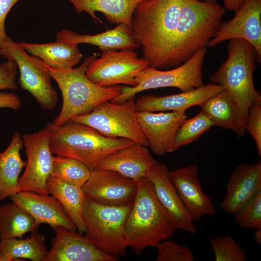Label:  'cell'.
I'll return each instance as SVG.
<instances>
[{
  "mask_svg": "<svg viewBox=\"0 0 261 261\" xmlns=\"http://www.w3.org/2000/svg\"><path fill=\"white\" fill-rule=\"evenodd\" d=\"M182 0H146L136 7L131 19L134 38L150 67L169 68Z\"/></svg>",
  "mask_w": 261,
  "mask_h": 261,
  "instance_id": "cell-1",
  "label": "cell"
},
{
  "mask_svg": "<svg viewBox=\"0 0 261 261\" xmlns=\"http://www.w3.org/2000/svg\"><path fill=\"white\" fill-rule=\"evenodd\" d=\"M227 58L210 76L212 83L220 85L232 99L237 114L235 133L240 137L246 132L245 120L249 107L261 104V95L256 90L253 74L259 60L254 46L242 39L229 40Z\"/></svg>",
  "mask_w": 261,
  "mask_h": 261,
  "instance_id": "cell-2",
  "label": "cell"
},
{
  "mask_svg": "<svg viewBox=\"0 0 261 261\" xmlns=\"http://www.w3.org/2000/svg\"><path fill=\"white\" fill-rule=\"evenodd\" d=\"M176 229L157 199L150 181L147 177L141 179L124 223L127 246L139 255L146 247H156L162 240L172 237Z\"/></svg>",
  "mask_w": 261,
  "mask_h": 261,
  "instance_id": "cell-3",
  "label": "cell"
},
{
  "mask_svg": "<svg viewBox=\"0 0 261 261\" xmlns=\"http://www.w3.org/2000/svg\"><path fill=\"white\" fill-rule=\"evenodd\" d=\"M225 12L216 0H182L169 68L184 63L198 50L207 46L217 31Z\"/></svg>",
  "mask_w": 261,
  "mask_h": 261,
  "instance_id": "cell-4",
  "label": "cell"
},
{
  "mask_svg": "<svg viewBox=\"0 0 261 261\" xmlns=\"http://www.w3.org/2000/svg\"><path fill=\"white\" fill-rule=\"evenodd\" d=\"M98 56L94 53L87 57L78 68L70 69H58L44 63L51 78L58 84L62 97L61 110L52 122L54 125L60 126L75 116L88 113L121 93L123 86L102 87L87 77V67Z\"/></svg>",
  "mask_w": 261,
  "mask_h": 261,
  "instance_id": "cell-5",
  "label": "cell"
},
{
  "mask_svg": "<svg viewBox=\"0 0 261 261\" xmlns=\"http://www.w3.org/2000/svg\"><path fill=\"white\" fill-rule=\"evenodd\" d=\"M47 123L50 129L52 154L77 160L90 171L108 155L135 143L128 139L105 136L87 125L70 120L60 126Z\"/></svg>",
  "mask_w": 261,
  "mask_h": 261,
  "instance_id": "cell-6",
  "label": "cell"
},
{
  "mask_svg": "<svg viewBox=\"0 0 261 261\" xmlns=\"http://www.w3.org/2000/svg\"><path fill=\"white\" fill-rule=\"evenodd\" d=\"M132 203L133 201L123 205H107L85 197L82 207L84 236L102 252L124 256L127 247L124 223Z\"/></svg>",
  "mask_w": 261,
  "mask_h": 261,
  "instance_id": "cell-7",
  "label": "cell"
},
{
  "mask_svg": "<svg viewBox=\"0 0 261 261\" xmlns=\"http://www.w3.org/2000/svg\"><path fill=\"white\" fill-rule=\"evenodd\" d=\"M207 50L206 47L200 49L187 61L170 70L150 66L143 69L135 77L137 85L123 87L121 93L111 102L121 103L150 89L172 87L185 92L200 87L203 85V66Z\"/></svg>",
  "mask_w": 261,
  "mask_h": 261,
  "instance_id": "cell-8",
  "label": "cell"
},
{
  "mask_svg": "<svg viewBox=\"0 0 261 261\" xmlns=\"http://www.w3.org/2000/svg\"><path fill=\"white\" fill-rule=\"evenodd\" d=\"M135 98L132 96L121 103L103 102L91 112L70 121L87 125L105 136L128 139L147 147V140L137 122Z\"/></svg>",
  "mask_w": 261,
  "mask_h": 261,
  "instance_id": "cell-9",
  "label": "cell"
},
{
  "mask_svg": "<svg viewBox=\"0 0 261 261\" xmlns=\"http://www.w3.org/2000/svg\"><path fill=\"white\" fill-rule=\"evenodd\" d=\"M0 55L16 63L20 88L30 93L43 109L52 110L56 107L58 94L44 62L28 55L9 36L0 46Z\"/></svg>",
  "mask_w": 261,
  "mask_h": 261,
  "instance_id": "cell-10",
  "label": "cell"
},
{
  "mask_svg": "<svg viewBox=\"0 0 261 261\" xmlns=\"http://www.w3.org/2000/svg\"><path fill=\"white\" fill-rule=\"evenodd\" d=\"M92 59L86 70L87 77L94 83L104 87L123 84L137 85L135 77L149 66L143 57L139 58L134 50H109L102 52L99 58Z\"/></svg>",
  "mask_w": 261,
  "mask_h": 261,
  "instance_id": "cell-11",
  "label": "cell"
},
{
  "mask_svg": "<svg viewBox=\"0 0 261 261\" xmlns=\"http://www.w3.org/2000/svg\"><path fill=\"white\" fill-rule=\"evenodd\" d=\"M50 133L46 123L39 131L22 136L27 160L25 171L19 179L18 192L49 194L46 182L52 172L53 157L49 145Z\"/></svg>",
  "mask_w": 261,
  "mask_h": 261,
  "instance_id": "cell-12",
  "label": "cell"
},
{
  "mask_svg": "<svg viewBox=\"0 0 261 261\" xmlns=\"http://www.w3.org/2000/svg\"><path fill=\"white\" fill-rule=\"evenodd\" d=\"M85 197L111 206L127 204L133 201L137 182L116 172L96 169L82 186Z\"/></svg>",
  "mask_w": 261,
  "mask_h": 261,
  "instance_id": "cell-13",
  "label": "cell"
},
{
  "mask_svg": "<svg viewBox=\"0 0 261 261\" xmlns=\"http://www.w3.org/2000/svg\"><path fill=\"white\" fill-rule=\"evenodd\" d=\"M231 20L222 21L207 46L212 47L232 39H242L255 48L261 60V0H244Z\"/></svg>",
  "mask_w": 261,
  "mask_h": 261,
  "instance_id": "cell-14",
  "label": "cell"
},
{
  "mask_svg": "<svg viewBox=\"0 0 261 261\" xmlns=\"http://www.w3.org/2000/svg\"><path fill=\"white\" fill-rule=\"evenodd\" d=\"M187 118L185 112L154 113L138 112V125L146 138L148 146L159 156L173 152L177 131Z\"/></svg>",
  "mask_w": 261,
  "mask_h": 261,
  "instance_id": "cell-15",
  "label": "cell"
},
{
  "mask_svg": "<svg viewBox=\"0 0 261 261\" xmlns=\"http://www.w3.org/2000/svg\"><path fill=\"white\" fill-rule=\"evenodd\" d=\"M52 246L43 261H116L118 257L102 252L84 236L55 227Z\"/></svg>",
  "mask_w": 261,
  "mask_h": 261,
  "instance_id": "cell-16",
  "label": "cell"
},
{
  "mask_svg": "<svg viewBox=\"0 0 261 261\" xmlns=\"http://www.w3.org/2000/svg\"><path fill=\"white\" fill-rule=\"evenodd\" d=\"M167 166L157 162L147 177L152 183L156 196L177 228L191 234L197 231L194 222L174 185Z\"/></svg>",
  "mask_w": 261,
  "mask_h": 261,
  "instance_id": "cell-17",
  "label": "cell"
},
{
  "mask_svg": "<svg viewBox=\"0 0 261 261\" xmlns=\"http://www.w3.org/2000/svg\"><path fill=\"white\" fill-rule=\"evenodd\" d=\"M198 172V166L194 164L169 172L171 180L193 222L217 213L211 199L203 190Z\"/></svg>",
  "mask_w": 261,
  "mask_h": 261,
  "instance_id": "cell-18",
  "label": "cell"
},
{
  "mask_svg": "<svg viewBox=\"0 0 261 261\" xmlns=\"http://www.w3.org/2000/svg\"><path fill=\"white\" fill-rule=\"evenodd\" d=\"M261 191V161L256 164H240L230 176L221 207L234 215Z\"/></svg>",
  "mask_w": 261,
  "mask_h": 261,
  "instance_id": "cell-19",
  "label": "cell"
},
{
  "mask_svg": "<svg viewBox=\"0 0 261 261\" xmlns=\"http://www.w3.org/2000/svg\"><path fill=\"white\" fill-rule=\"evenodd\" d=\"M10 198L30 214L39 225L44 223L52 228L60 226L72 231L76 230L60 202L52 195L22 191Z\"/></svg>",
  "mask_w": 261,
  "mask_h": 261,
  "instance_id": "cell-20",
  "label": "cell"
},
{
  "mask_svg": "<svg viewBox=\"0 0 261 261\" xmlns=\"http://www.w3.org/2000/svg\"><path fill=\"white\" fill-rule=\"evenodd\" d=\"M157 162L146 147L134 143L102 159L95 170L116 172L137 182L147 177L149 170Z\"/></svg>",
  "mask_w": 261,
  "mask_h": 261,
  "instance_id": "cell-21",
  "label": "cell"
},
{
  "mask_svg": "<svg viewBox=\"0 0 261 261\" xmlns=\"http://www.w3.org/2000/svg\"><path fill=\"white\" fill-rule=\"evenodd\" d=\"M222 90L220 85L212 83L176 94L143 95L135 102L136 107L138 112H185L192 106L199 105Z\"/></svg>",
  "mask_w": 261,
  "mask_h": 261,
  "instance_id": "cell-22",
  "label": "cell"
},
{
  "mask_svg": "<svg viewBox=\"0 0 261 261\" xmlns=\"http://www.w3.org/2000/svg\"><path fill=\"white\" fill-rule=\"evenodd\" d=\"M56 40L65 44L77 45L88 44L98 47L102 52L130 49L135 50L140 46L136 42L131 27L119 24L113 29L94 35L81 34L74 31L63 29L56 34Z\"/></svg>",
  "mask_w": 261,
  "mask_h": 261,
  "instance_id": "cell-23",
  "label": "cell"
},
{
  "mask_svg": "<svg viewBox=\"0 0 261 261\" xmlns=\"http://www.w3.org/2000/svg\"><path fill=\"white\" fill-rule=\"evenodd\" d=\"M145 0H68L78 14L87 13L96 24L102 23L95 14L99 12L109 23H122L130 27L136 6Z\"/></svg>",
  "mask_w": 261,
  "mask_h": 261,
  "instance_id": "cell-24",
  "label": "cell"
},
{
  "mask_svg": "<svg viewBox=\"0 0 261 261\" xmlns=\"http://www.w3.org/2000/svg\"><path fill=\"white\" fill-rule=\"evenodd\" d=\"M23 146L22 136L16 131L7 148L0 152V201L18 192L19 175L27 163L21 157Z\"/></svg>",
  "mask_w": 261,
  "mask_h": 261,
  "instance_id": "cell-25",
  "label": "cell"
},
{
  "mask_svg": "<svg viewBox=\"0 0 261 261\" xmlns=\"http://www.w3.org/2000/svg\"><path fill=\"white\" fill-rule=\"evenodd\" d=\"M18 44L45 64L58 69L73 68L81 61L83 56L77 45L58 41L43 44L22 42Z\"/></svg>",
  "mask_w": 261,
  "mask_h": 261,
  "instance_id": "cell-26",
  "label": "cell"
},
{
  "mask_svg": "<svg viewBox=\"0 0 261 261\" xmlns=\"http://www.w3.org/2000/svg\"><path fill=\"white\" fill-rule=\"evenodd\" d=\"M46 188L48 194L60 202L80 233H85L86 226L82 215L85 196L82 188L50 176Z\"/></svg>",
  "mask_w": 261,
  "mask_h": 261,
  "instance_id": "cell-27",
  "label": "cell"
},
{
  "mask_svg": "<svg viewBox=\"0 0 261 261\" xmlns=\"http://www.w3.org/2000/svg\"><path fill=\"white\" fill-rule=\"evenodd\" d=\"M44 237L34 232L28 238H11L0 240V261L29 259L43 261L47 252L44 244Z\"/></svg>",
  "mask_w": 261,
  "mask_h": 261,
  "instance_id": "cell-28",
  "label": "cell"
},
{
  "mask_svg": "<svg viewBox=\"0 0 261 261\" xmlns=\"http://www.w3.org/2000/svg\"><path fill=\"white\" fill-rule=\"evenodd\" d=\"M39 225L30 214L14 202L0 206V240L21 238Z\"/></svg>",
  "mask_w": 261,
  "mask_h": 261,
  "instance_id": "cell-29",
  "label": "cell"
},
{
  "mask_svg": "<svg viewBox=\"0 0 261 261\" xmlns=\"http://www.w3.org/2000/svg\"><path fill=\"white\" fill-rule=\"evenodd\" d=\"M201 111L218 126L236 132L237 114L234 104L224 90L207 99L199 105Z\"/></svg>",
  "mask_w": 261,
  "mask_h": 261,
  "instance_id": "cell-30",
  "label": "cell"
},
{
  "mask_svg": "<svg viewBox=\"0 0 261 261\" xmlns=\"http://www.w3.org/2000/svg\"><path fill=\"white\" fill-rule=\"evenodd\" d=\"M90 171L77 160L56 155L53 157L50 176L82 187L88 179Z\"/></svg>",
  "mask_w": 261,
  "mask_h": 261,
  "instance_id": "cell-31",
  "label": "cell"
},
{
  "mask_svg": "<svg viewBox=\"0 0 261 261\" xmlns=\"http://www.w3.org/2000/svg\"><path fill=\"white\" fill-rule=\"evenodd\" d=\"M213 126L214 124L212 121L202 111L194 117L185 119L177 131L173 152L181 146L197 140Z\"/></svg>",
  "mask_w": 261,
  "mask_h": 261,
  "instance_id": "cell-32",
  "label": "cell"
},
{
  "mask_svg": "<svg viewBox=\"0 0 261 261\" xmlns=\"http://www.w3.org/2000/svg\"><path fill=\"white\" fill-rule=\"evenodd\" d=\"M216 261H246V253L240 244L230 235L216 237L210 240Z\"/></svg>",
  "mask_w": 261,
  "mask_h": 261,
  "instance_id": "cell-33",
  "label": "cell"
},
{
  "mask_svg": "<svg viewBox=\"0 0 261 261\" xmlns=\"http://www.w3.org/2000/svg\"><path fill=\"white\" fill-rule=\"evenodd\" d=\"M234 215L235 220L241 228L261 229V191Z\"/></svg>",
  "mask_w": 261,
  "mask_h": 261,
  "instance_id": "cell-34",
  "label": "cell"
},
{
  "mask_svg": "<svg viewBox=\"0 0 261 261\" xmlns=\"http://www.w3.org/2000/svg\"><path fill=\"white\" fill-rule=\"evenodd\" d=\"M158 254L155 261H193L192 251L188 247L174 241L165 240L156 246Z\"/></svg>",
  "mask_w": 261,
  "mask_h": 261,
  "instance_id": "cell-35",
  "label": "cell"
},
{
  "mask_svg": "<svg viewBox=\"0 0 261 261\" xmlns=\"http://www.w3.org/2000/svg\"><path fill=\"white\" fill-rule=\"evenodd\" d=\"M245 131L253 138L258 155L261 156V104L251 105L245 120Z\"/></svg>",
  "mask_w": 261,
  "mask_h": 261,
  "instance_id": "cell-36",
  "label": "cell"
},
{
  "mask_svg": "<svg viewBox=\"0 0 261 261\" xmlns=\"http://www.w3.org/2000/svg\"><path fill=\"white\" fill-rule=\"evenodd\" d=\"M17 69L16 63L12 60L0 64V90L18 88L15 82Z\"/></svg>",
  "mask_w": 261,
  "mask_h": 261,
  "instance_id": "cell-37",
  "label": "cell"
},
{
  "mask_svg": "<svg viewBox=\"0 0 261 261\" xmlns=\"http://www.w3.org/2000/svg\"><path fill=\"white\" fill-rule=\"evenodd\" d=\"M20 0H0V46L8 36L5 28L6 16L11 8Z\"/></svg>",
  "mask_w": 261,
  "mask_h": 261,
  "instance_id": "cell-38",
  "label": "cell"
},
{
  "mask_svg": "<svg viewBox=\"0 0 261 261\" xmlns=\"http://www.w3.org/2000/svg\"><path fill=\"white\" fill-rule=\"evenodd\" d=\"M19 97L14 93L0 92V108H8L17 111L20 109Z\"/></svg>",
  "mask_w": 261,
  "mask_h": 261,
  "instance_id": "cell-39",
  "label": "cell"
},
{
  "mask_svg": "<svg viewBox=\"0 0 261 261\" xmlns=\"http://www.w3.org/2000/svg\"><path fill=\"white\" fill-rule=\"evenodd\" d=\"M225 10L235 12L243 4L244 0H222Z\"/></svg>",
  "mask_w": 261,
  "mask_h": 261,
  "instance_id": "cell-40",
  "label": "cell"
},
{
  "mask_svg": "<svg viewBox=\"0 0 261 261\" xmlns=\"http://www.w3.org/2000/svg\"><path fill=\"white\" fill-rule=\"evenodd\" d=\"M254 237L255 242L259 245H261V229L255 230L254 233Z\"/></svg>",
  "mask_w": 261,
  "mask_h": 261,
  "instance_id": "cell-41",
  "label": "cell"
},
{
  "mask_svg": "<svg viewBox=\"0 0 261 261\" xmlns=\"http://www.w3.org/2000/svg\"><path fill=\"white\" fill-rule=\"evenodd\" d=\"M199 0V1H203V0Z\"/></svg>",
  "mask_w": 261,
  "mask_h": 261,
  "instance_id": "cell-42",
  "label": "cell"
}]
</instances>
